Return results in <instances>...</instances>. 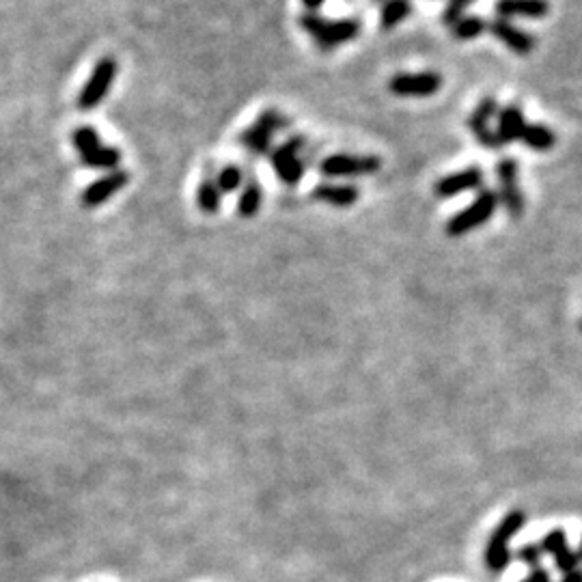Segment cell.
Segmentation results:
<instances>
[{
    "label": "cell",
    "mask_w": 582,
    "mask_h": 582,
    "mask_svg": "<svg viewBox=\"0 0 582 582\" xmlns=\"http://www.w3.org/2000/svg\"><path fill=\"white\" fill-rule=\"evenodd\" d=\"M380 3H386V0H380Z\"/></svg>",
    "instance_id": "1f68e13d"
},
{
    "label": "cell",
    "mask_w": 582,
    "mask_h": 582,
    "mask_svg": "<svg viewBox=\"0 0 582 582\" xmlns=\"http://www.w3.org/2000/svg\"><path fill=\"white\" fill-rule=\"evenodd\" d=\"M483 184V171L477 166L464 168V171L451 173L447 177H442L436 182L434 192L440 196V199H451V196L462 195V192L477 190L481 188Z\"/></svg>",
    "instance_id": "7c38bea8"
},
{
    "label": "cell",
    "mask_w": 582,
    "mask_h": 582,
    "mask_svg": "<svg viewBox=\"0 0 582 582\" xmlns=\"http://www.w3.org/2000/svg\"><path fill=\"white\" fill-rule=\"evenodd\" d=\"M498 175V201L503 203L511 218H522L524 214V195L517 186V162L514 158H505L497 166Z\"/></svg>",
    "instance_id": "ba28073f"
},
{
    "label": "cell",
    "mask_w": 582,
    "mask_h": 582,
    "mask_svg": "<svg viewBox=\"0 0 582 582\" xmlns=\"http://www.w3.org/2000/svg\"><path fill=\"white\" fill-rule=\"evenodd\" d=\"M305 147V138L294 136L272 154V166H275L276 177L287 186H298L302 175H305V162L300 158V151Z\"/></svg>",
    "instance_id": "8992f818"
},
{
    "label": "cell",
    "mask_w": 582,
    "mask_h": 582,
    "mask_svg": "<svg viewBox=\"0 0 582 582\" xmlns=\"http://www.w3.org/2000/svg\"><path fill=\"white\" fill-rule=\"evenodd\" d=\"M522 582H550V574L546 572L544 567H535L528 578H524Z\"/></svg>",
    "instance_id": "83f0119b"
},
{
    "label": "cell",
    "mask_w": 582,
    "mask_h": 582,
    "mask_svg": "<svg viewBox=\"0 0 582 582\" xmlns=\"http://www.w3.org/2000/svg\"><path fill=\"white\" fill-rule=\"evenodd\" d=\"M324 3H326V0H302V5H305L308 14H317V9L322 7Z\"/></svg>",
    "instance_id": "f1b7e54d"
},
{
    "label": "cell",
    "mask_w": 582,
    "mask_h": 582,
    "mask_svg": "<svg viewBox=\"0 0 582 582\" xmlns=\"http://www.w3.org/2000/svg\"><path fill=\"white\" fill-rule=\"evenodd\" d=\"M311 196L316 201L328 203V206L349 207L358 201L360 192L352 184H319L313 188Z\"/></svg>",
    "instance_id": "9a60e30c"
},
{
    "label": "cell",
    "mask_w": 582,
    "mask_h": 582,
    "mask_svg": "<svg viewBox=\"0 0 582 582\" xmlns=\"http://www.w3.org/2000/svg\"><path fill=\"white\" fill-rule=\"evenodd\" d=\"M127 182H130V173L127 171H110L108 175H104V177L97 179V182L86 186L83 190V196H80V201H83L85 207L102 206V203L113 199L121 188H125Z\"/></svg>",
    "instance_id": "30bf717a"
},
{
    "label": "cell",
    "mask_w": 582,
    "mask_h": 582,
    "mask_svg": "<svg viewBox=\"0 0 582 582\" xmlns=\"http://www.w3.org/2000/svg\"><path fill=\"white\" fill-rule=\"evenodd\" d=\"M524 125H527V121H524V113H522L520 106L509 104V106H505L503 110H500L498 130H497V138H498L500 147H503V145H511L514 141H520Z\"/></svg>",
    "instance_id": "2e32d148"
},
{
    "label": "cell",
    "mask_w": 582,
    "mask_h": 582,
    "mask_svg": "<svg viewBox=\"0 0 582 582\" xmlns=\"http://www.w3.org/2000/svg\"><path fill=\"white\" fill-rule=\"evenodd\" d=\"M520 141L533 151H548L555 147L557 136L555 132H552L550 127H546L544 124H527L522 130Z\"/></svg>",
    "instance_id": "ac0fdd59"
},
{
    "label": "cell",
    "mask_w": 582,
    "mask_h": 582,
    "mask_svg": "<svg viewBox=\"0 0 582 582\" xmlns=\"http://www.w3.org/2000/svg\"><path fill=\"white\" fill-rule=\"evenodd\" d=\"M80 160H83V165L86 168L113 171V168H116V165L121 162V151L115 149V147H104V145H100V147L89 151V154L80 156Z\"/></svg>",
    "instance_id": "ffe728a7"
},
{
    "label": "cell",
    "mask_w": 582,
    "mask_h": 582,
    "mask_svg": "<svg viewBox=\"0 0 582 582\" xmlns=\"http://www.w3.org/2000/svg\"><path fill=\"white\" fill-rule=\"evenodd\" d=\"M289 121L278 113V110H266V113L259 115V119L255 121L248 130H244L240 134V143L242 147H246L250 154L255 156H264L270 151L272 136L276 132H281L287 127Z\"/></svg>",
    "instance_id": "5b68a950"
},
{
    "label": "cell",
    "mask_w": 582,
    "mask_h": 582,
    "mask_svg": "<svg viewBox=\"0 0 582 582\" xmlns=\"http://www.w3.org/2000/svg\"><path fill=\"white\" fill-rule=\"evenodd\" d=\"M410 11H412L410 0H386L380 11V26L384 31H391V28L401 25V22L410 15Z\"/></svg>",
    "instance_id": "44dd1931"
},
{
    "label": "cell",
    "mask_w": 582,
    "mask_h": 582,
    "mask_svg": "<svg viewBox=\"0 0 582 582\" xmlns=\"http://www.w3.org/2000/svg\"><path fill=\"white\" fill-rule=\"evenodd\" d=\"M300 26L316 39V44L322 50H335L336 45L352 42L360 33V22L354 17L346 20H326L317 14L300 15Z\"/></svg>",
    "instance_id": "6da1fadb"
},
{
    "label": "cell",
    "mask_w": 582,
    "mask_h": 582,
    "mask_svg": "<svg viewBox=\"0 0 582 582\" xmlns=\"http://www.w3.org/2000/svg\"><path fill=\"white\" fill-rule=\"evenodd\" d=\"M116 61L113 56H104L97 61V65L93 67V72L86 80V85L83 86L78 95V108L83 113H91L93 108H97L102 104L104 97L108 95L110 86H113L116 78Z\"/></svg>",
    "instance_id": "277c9868"
},
{
    "label": "cell",
    "mask_w": 582,
    "mask_h": 582,
    "mask_svg": "<svg viewBox=\"0 0 582 582\" xmlns=\"http://www.w3.org/2000/svg\"><path fill=\"white\" fill-rule=\"evenodd\" d=\"M72 143H74V147L78 149V154L85 156L95 147H100L102 138H100V134L93 130V127L83 125V127H75V130L72 132Z\"/></svg>",
    "instance_id": "cb8c5ba5"
},
{
    "label": "cell",
    "mask_w": 582,
    "mask_h": 582,
    "mask_svg": "<svg viewBox=\"0 0 582 582\" xmlns=\"http://www.w3.org/2000/svg\"><path fill=\"white\" fill-rule=\"evenodd\" d=\"M497 113H498V102L494 100V97H486V100H481L479 106L475 108V113L468 116V130L475 134L477 141H479L481 147L486 149L500 147L497 132L490 130V121Z\"/></svg>",
    "instance_id": "8fae6325"
},
{
    "label": "cell",
    "mask_w": 582,
    "mask_h": 582,
    "mask_svg": "<svg viewBox=\"0 0 582 582\" xmlns=\"http://www.w3.org/2000/svg\"><path fill=\"white\" fill-rule=\"evenodd\" d=\"M498 207V195L494 190H481L479 196L470 203L468 207H464L462 212L456 214L449 223H447V236L459 237L466 233L475 231L477 226L487 223L494 216Z\"/></svg>",
    "instance_id": "3957f363"
},
{
    "label": "cell",
    "mask_w": 582,
    "mask_h": 582,
    "mask_svg": "<svg viewBox=\"0 0 582 582\" xmlns=\"http://www.w3.org/2000/svg\"><path fill=\"white\" fill-rule=\"evenodd\" d=\"M561 582H582V569H574V572L566 574V578H563Z\"/></svg>",
    "instance_id": "f546056e"
},
{
    "label": "cell",
    "mask_w": 582,
    "mask_h": 582,
    "mask_svg": "<svg viewBox=\"0 0 582 582\" xmlns=\"http://www.w3.org/2000/svg\"><path fill=\"white\" fill-rule=\"evenodd\" d=\"M550 5L548 0H498L497 14L503 20H509L514 15L524 17H544L548 15Z\"/></svg>",
    "instance_id": "e0dca14e"
},
{
    "label": "cell",
    "mask_w": 582,
    "mask_h": 582,
    "mask_svg": "<svg viewBox=\"0 0 582 582\" xmlns=\"http://www.w3.org/2000/svg\"><path fill=\"white\" fill-rule=\"evenodd\" d=\"M541 550L555 557V566L561 569L563 574L574 572V569H578L580 566L576 552L569 550L566 531H561V528H557V531L546 535L544 541H541Z\"/></svg>",
    "instance_id": "5bb4252c"
},
{
    "label": "cell",
    "mask_w": 582,
    "mask_h": 582,
    "mask_svg": "<svg viewBox=\"0 0 582 582\" xmlns=\"http://www.w3.org/2000/svg\"><path fill=\"white\" fill-rule=\"evenodd\" d=\"M382 166V160L376 156H347L336 154L328 156L319 165V173L324 177H356V175H371L377 173Z\"/></svg>",
    "instance_id": "52a82bcc"
},
{
    "label": "cell",
    "mask_w": 582,
    "mask_h": 582,
    "mask_svg": "<svg viewBox=\"0 0 582 582\" xmlns=\"http://www.w3.org/2000/svg\"><path fill=\"white\" fill-rule=\"evenodd\" d=\"M470 3H475V0H449V7H447L445 14H442V22L451 28L459 17H464V9L468 7Z\"/></svg>",
    "instance_id": "484cf974"
},
{
    "label": "cell",
    "mask_w": 582,
    "mask_h": 582,
    "mask_svg": "<svg viewBox=\"0 0 582 582\" xmlns=\"http://www.w3.org/2000/svg\"><path fill=\"white\" fill-rule=\"evenodd\" d=\"M524 522H527V516H524L522 511H511V514L505 516L503 522L494 528L486 548V566L490 572H503L505 567H509L511 558H514L509 550V541L524 527Z\"/></svg>",
    "instance_id": "7a4b0ae2"
},
{
    "label": "cell",
    "mask_w": 582,
    "mask_h": 582,
    "mask_svg": "<svg viewBox=\"0 0 582 582\" xmlns=\"http://www.w3.org/2000/svg\"><path fill=\"white\" fill-rule=\"evenodd\" d=\"M440 85L442 78L436 72L397 74L388 83V89L397 97H429L440 89Z\"/></svg>",
    "instance_id": "9c48e42d"
},
{
    "label": "cell",
    "mask_w": 582,
    "mask_h": 582,
    "mask_svg": "<svg viewBox=\"0 0 582 582\" xmlns=\"http://www.w3.org/2000/svg\"><path fill=\"white\" fill-rule=\"evenodd\" d=\"M483 31H487V22H483L481 17H477V15L459 17L456 25L451 26L453 37L462 39V42H468V39L479 37Z\"/></svg>",
    "instance_id": "7402d4cb"
},
{
    "label": "cell",
    "mask_w": 582,
    "mask_h": 582,
    "mask_svg": "<svg viewBox=\"0 0 582 582\" xmlns=\"http://www.w3.org/2000/svg\"><path fill=\"white\" fill-rule=\"evenodd\" d=\"M196 203L206 214H218L220 209V190L216 182L212 179H206L196 190Z\"/></svg>",
    "instance_id": "603a6c76"
},
{
    "label": "cell",
    "mask_w": 582,
    "mask_h": 582,
    "mask_svg": "<svg viewBox=\"0 0 582 582\" xmlns=\"http://www.w3.org/2000/svg\"><path fill=\"white\" fill-rule=\"evenodd\" d=\"M261 203H264V190L259 188L257 182H250L242 188L240 199H237V214L240 218H255L259 214Z\"/></svg>",
    "instance_id": "d6986e66"
},
{
    "label": "cell",
    "mask_w": 582,
    "mask_h": 582,
    "mask_svg": "<svg viewBox=\"0 0 582 582\" xmlns=\"http://www.w3.org/2000/svg\"><path fill=\"white\" fill-rule=\"evenodd\" d=\"M576 557H578V561L582 563V541H580V548H578V552H576Z\"/></svg>",
    "instance_id": "4dcf8cb0"
},
{
    "label": "cell",
    "mask_w": 582,
    "mask_h": 582,
    "mask_svg": "<svg viewBox=\"0 0 582 582\" xmlns=\"http://www.w3.org/2000/svg\"><path fill=\"white\" fill-rule=\"evenodd\" d=\"M242 179H244V175H242L240 168L233 166V165L225 166L216 177V186H218L220 195H223V192H236L242 186Z\"/></svg>",
    "instance_id": "d4e9b609"
},
{
    "label": "cell",
    "mask_w": 582,
    "mask_h": 582,
    "mask_svg": "<svg viewBox=\"0 0 582 582\" xmlns=\"http://www.w3.org/2000/svg\"><path fill=\"white\" fill-rule=\"evenodd\" d=\"M541 552H544V550H541L539 544H527V546H522V548L516 552V557L520 558L522 563H527V566H531L535 569V567H539Z\"/></svg>",
    "instance_id": "4316f807"
},
{
    "label": "cell",
    "mask_w": 582,
    "mask_h": 582,
    "mask_svg": "<svg viewBox=\"0 0 582 582\" xmlns=\"http://www.w3.org/2000/svg\"><path fill=\"white\" fill-rule=\"evenodd\" d=\"M487 31H490L498 42L507 45L509 50H514L516 55H528V52H533L535 48V37L531 33L516 28L514 25H509V20H503V17L487 22Z\"/></svg>",
    "instance_id": "4fadbf2b"
}]
</instances>
